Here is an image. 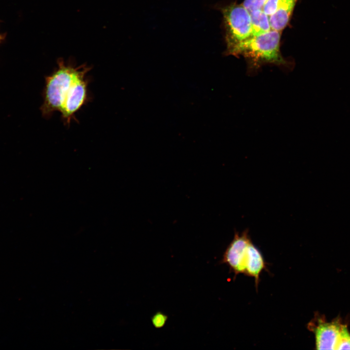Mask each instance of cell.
Returning a JSON list of instances; mask_svg holds the SVG:
<instances>
[{
	"label": "cell",
	"mask_w": 350,
	"mask_h": 350,
	"mask_svg": "<svg viewBox=\"0 0 350 350\" xmlns=\"http://www.w3.org/2000/svg\"><path fill=\"white\" fill-rule=\"evenodd\" d=\"M267 0H244L242 4L250 12L258 9H262Z\"/></svg>",
	"instance_id": "13"
},
{
	"label": "cell",
	"mask_w": 350,
	"mask_h": 350,
	"mask_svg": "<svg viewBox=\"0 0 350 350\" xmlns=\"http://www.w3.org/2000/svg\"><path fill=\"white\" fill-rule=\"evenodd\" d=\"M280 0H267L263 5L262 9L268 16H270L276 11Z\"/></svg>",
	"instance_id": "12"
},
{
	"label": "cell",
	"mask_w": 350,
	"mask_h": 350,
	"mask_svg": "<svg viewBox=\"0 0 350 350\" xmlns=\"http://www.w3.org/2000/svg\"><path fill=\"white\" fill-rule=\"evenodd\" d=\"M265 269L266 264L263 257L261 252L251 241L247 248L244 274L254 278L257 289L260 281V274Z\"/></svg>",
	"instance_id": "7"
},
{
	"label": "cell",
	"mask_w": 350,
	"mask_h": 350,
	"mask_svg": "<svg viewBox=\"0 0 350 350\" xmlns=\"http://www.w3.org/2000/svg\"><path fill=\"white\" fill-rule=\"evenodd\" d=\"M92 67L88 66L74 81L65 99L60 111L64 124L69 126L75 120V114L90 100L88 85L90 82L86 74Z\"/></svg>",
	"instance_id": "4"
},
{
	"label": "cell",
	"mask_w": 350,
	"mask_h": 350,
	"mask_svg": "<svg viewBox=\"0 0 350 350\" xmlns=\"http://www.w3.org/2000/svg\"><path fill=\"white\" fill-rule=\"evenodd\" d=\"M4 39V36L0 34V43Z\"/></svg>",
	"instance_id": "14"
},
{
	"label": "cell",
	"mask_w": 350,
	"mask_h": 350,
	"mask_svg": "<svg viewBox=\"0 0 350 350\" xmlns=\"http://www.w3.org/2000/svg\"><path fill=\"white\" fill-rule=\"evenodd\" d=\"M219 9L223 15L226 50L252 36L250 12L242 4L231 3Z\"/></svg>",
	"instance_id": "3"
},
{
	"label": "cell",
	"mask_w": 350,
	"mask_h": 350,
	"mask_svg": "<svg viewBox=\"0 0 350 350\" xmlns=\"http://www.w3.org/2000/svg\"><path fill=\"white\" fill-rule=\"evenodd\" d=\"M338 320L327 322L321 316L315 315L307 325L308 329L315 336L316 350H336L342 326Z\"/></svg>",
	"instance_id": "6"
},
{
	"label": "cell",
	"mask_w": 350,
	"mask_h": 350,
	"mask_svg": "<svg viewBox=\"0 0 350 350\" xmlns=\"http://www.w3.org/2000/svg\"><path fill=\"white\" fill-rule=\"evenodd\" d=\"M168 317V315L163 313L157 312L151 317L152 325L156 329L162 328L166 324Z\"/></svg>",
	"instance_id": "11"
},
{
	"label": "cell",
	"mask_w": 350,
	"mask_h": 350,
	"mask_svg": "<svg viewBox=\"0 0 350 350\" xmlns=\"http://www.w3.org/2000/svg\"><path fill=\"white\" fill-rule=\"evenodd\" d=\"M336 350H350V333L345 325L341 327Z\"/></svg>",
	"instance_id": "10"
},
{
	"label": "cell",
	"mask_w": 350,
	"mask_h": 350,
	"mask_svg": "<svg viewBox=\"0 0 350 350\" xmlns=\"http://www.w3.org/2000/svg\"><path fill=\"white\" fill-rule=\"evenodd\" d=\"M280 31L272 29L236 44L226 50V53L243 56L247 61L248 70L251 72L257 71L264 64L287 67L288 63L280 51Z\"/></svg>",
	"instance_id": "1"
},
{
	"label": "cell",
	"mask_w": 350,
	"mask_h": 350,
	"mask_svg": "<svg viewBox=\"0 0 350 350\" xmlns=\"http://www.w3.org/2000/svg\"><path fill=\"white\" fill-rule=\"evenodd\" d=\"M251 242L247 230L241 234L235 233L224 253L220 263L228 266L230 272L234 273V278L239 274L245 273L247 248Z\"/></svg>",
	"instance_id": "5"
},
{
	"label": "cell",
	"mask_w": 350,
	"mask_h": 350,
	"mask_svg": "<svg viewBox=\"0 0 350 350\" xmlns=\"http://www.w3.org/2000/svg\"><path fill=\"white\" fill-rule=\"evenodd\" d=\"M57 67L46 76L43 102L40 110L44 117L50 118L55 111L60 112L67 94L75 79L87 66H76L73 62H66L63 58L57 61Z\"/></svg>",
	"instance_id": "2"
},
{
	"label": "cell",
	"mask_w": 350,
	"mask_h": 350,
	"mask_svg": "<svg viewBox=\"0 0 350 350\" xmlns=\"http://www.w3.org/2000/svg\"><path fill=\"white\" fill-rule=\"evenodd\" d=\"M298 0H280L274 14L269 17L271 29L280 32L287 25Z\"/></svg>",
	"instance_id": "8"
},
{
	"label": "cell",
	"mask_w": 350,
	"mask_h": 350,
	"mask_svg": "<svg viewBox=\"0 0 350 350\" xmlns=\"http://www.w3.org/2000/svg\"><path fill=\"white\" fill-rule=\"evenodd\" d=\"M252 36L259 35L271 29L269 16L262 9L250 11Z\"/></svg>",
	"instance_id": "9"
}]
</instances>
